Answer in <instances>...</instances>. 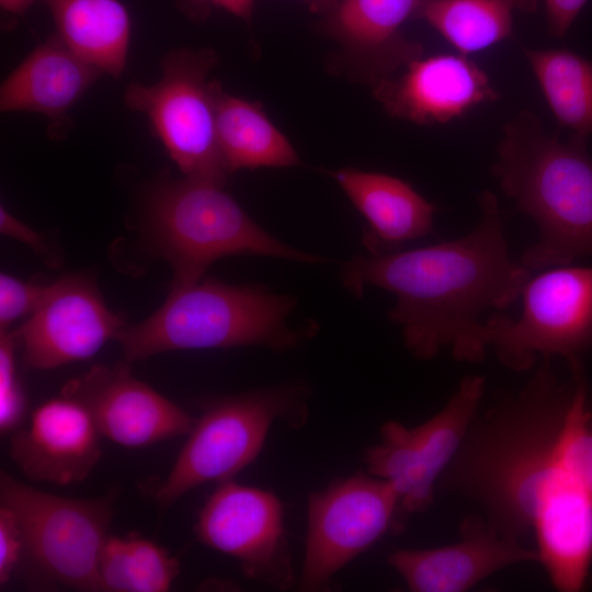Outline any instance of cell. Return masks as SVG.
<instances>
[{
    "label": "cell",
    "instance_id": "obj_12",
    "mask_svg": "<svg viewBox=\"0 0 592 592\" xmlns=\"http://www.w3.org/2000/svg\"><path fill=\"white\" fill-rule=\"evenodd\" d=\"M284 521L275 493L232 479L206 499L194 531L200 543L235 558L247 578L288 590L296 579Z\"/></svg>",
    "mask_w": 592,
    "mask_h": 592
},
{
    "label": "cell",
    "instance_id": "obj_30",
    "mask_svg": "<svg viewBox=\"0 0 592 592\" xmlns=\"http://www.w3.org/2000/svg\"><path fill=\"white\" fill-rule=\"evenodd\" d=\"M0 231L3 236L11 237L25 243L41 255L49 252L43 237L33 228L19 220L10 214L3 206L0 207Z\"/></svg>",
    "mask_w": 592,
    "mask_h": 592
},
{
    "label": "cell",
    "instance_id": "obj_10",
    "mask_svg": "<svg viewBox=\"0 0 592 592\" xmlns=\"http://www.w3.org/2000/svg\"><path fill=\"white\" fill-rule=\"evenodd\" d=\"M398 497L385 480L357 473L312 492L298 587L327 591L333 577L400 526Z\"/></svg>",
    "mask_w": 592,
    "mask_h": 592
},
{
    "label": "cell",
    "instance_id": "obj_2",
    "mask_svg": "<svg viewBox=\"0 0 592 592\" xmlns=\"http://www.w3.org/2000/svg\"><path fill=\"white\" fill-rule=\"evenodd\" d=\"M481 218L467 236L401 252L355 255L340 278L354 296L367 286L396 295L388 312L403 342L420 360L451 345L455 358L468 361L479 316L505 309L522 295L531 271L509 257L497 196L479 198Z\"/></svg>",
    "mask_w": 592,
    "mask_h": 592
},
{
    "label": "cell",
    "instance_id": "obj_7",
    "mask_svg": "<svg viewBox=\"0 0 592 592\" xmlns=\"http://www.w3.org/2000/svg\"><path fill=\"white\" fill-rule=\"evenodd\" d=\"M117 491L75 499L0 475V505L14 515L29 578L44 585L102 591L99 561L114 514ZM20 563V565H21Z\"/></svg>",
    "mask_w": 592,
    "mask_h": 592
},
{
    "label": "cell",
    "instance_id": "obj_14",
    "mask_svg": "<svg viewBox=\"0 0 592 592\" xmlns=\"http://www.w3.org/2000/svg\"><path fill=\"white\" fill-rule=\"evenodd\" d=\"M128 363L95 365L66 383L61 394L77 399L102 436L129 448L187 435L195 419L130 373Z\"/></svg>",
    "mask_w": 592,
    "mask_h": 592
},
{
    "label": "cell",
    "instance_id": "obj_20",
    "mask_svg": "<svg viewBox=\"0 0 592 592\" xmlns=\"http://www.w3.org/2000/svg\"><path fill=\"white\" fill-rule=\"evenodd\" d=\"M329 174L368 225L365 246L379 253L434 231L435 205L408 182L385 173L344 168Z\"/></svg>",
    "mask_w": 592,
    "mask_h": 592
},
{
    "label": "cell",
    "instance_id": "obj_21",
    "mask_svg": "<svg viewBox=\"0 0 592 592\" xmlns=\"http://www.w3.org/2000/svg\"><path fill=\"white\" fill-rule=\"evenodd\" d=\"M214 104L218 146L229 173L300 163L293 145L260 102L229 94L215 81Z\"/></svg>",
    "mask_w": 592,
    "mask_h": 592
},
{
    "label": "cell",
    "instance_id": "obj_6",
    "mask_svg": "<svg viewBox=\"0 0 592 592\" xmlns=\"http://www.w3.org/2000/svg\"><path fill=\"white\" fill-rule=\"evenodd\" d=\"M308 396L304 383L292 382L206 401L171 470L151 490L158 508L202 485L232 480L257 459L273 424H306Z\"/></svg>",
    "mask_w": 592,
    "mask_h": 592
},
{
    "label": "cell",
    "instance_id": "obj_4",
    "mask_svg": "<svg viewBox=\"0 0 592 592\" xmlns=\"http://www.w3.org/2000/svg\"><path fill=\"white\" fill-rule=\"evenodd\" d=\"M295 307L293 296L260 285H230L203 277L172 286L153 314L124 327L116 341L128 364L179 350L260 345L287 351L300 345L311 330L288 326Z\"/></svg>",
    "mask_w": 592,
    "mask_h": 592
},
{
    "label": "cell",
    "instance_id": "obj_25",
    "mask_svg": "<svg viewBox=\"0 0 592 592\" xmlns=\"http://www.w3.org/2000/svg\"><path fill=\"white\" fill-rule=\"evenodd\" d=\"M180 572L179 560L136 533L109 535L99 561L102 591L166 592Z\"/></svg>",
    "mask_w": 592,
    "mask_h": 592
},
{
    "label": "cell",
    "instance_id": "obj_31",
    "mask_svg": "<svg viewBox=\"0 0 592 592\" xmlns=\"http://www.w3.org/2000/svg\"><path fill=\"white\" fill-rule=\"evenodd\" d=\"M196 3L212 4L223 8L231 14L242 19L247 23L251 22L254 0H193Z\"/></svg>",
    "mask_w": 592,
    "mask_h": 592
},
{
    "label": "cell",
    "instance_id": "obj_3",
    "mask_svg": "<svg viewBox=\"0 0 592 592\" xmlns=\"http://www.w3.org/2000/svg\"><path fill=\"white\" fill-rule=\"evenodd\" d=\"M587 141L573 135L559 141L527 110L502 127L491 172L539 228V240L520 260L530 271L592 255V158Z\"/></svg>",
    "mask_w": 592,
    "mask_h": 592
},
{
    "label": "cell",
    "instance_id": "obj_22",
    "mask_svg": "<svg viewBox=\"0 0 592 592\" xmlns=\"http://www.w3.org/2000/svg\"><path fill=\"white\" fill-rule=\"evenodd\" d=\"M57 35L80 57L118 78L126 66L130 21L118 0H45Z\"/></svg>",
    "mask_w": 592,
    "mask_h": 592
},
{
    "label": "cell",
    "instance_id": "obj_33",
    "mask_svg": "<svg viewBox=\"0 0 592 592\" xmlns=\"http://www.w3.org/2000/svg\"><path fill=\"white\" fill-rule=\"evenodd\" d=\"M35 0H0L1 8L12 14H23Z\"/></svg>",
    "mask_w": 592,
    "mask_h": 592
},
{
    "label": "cell",
    "instance_id": "obj_1",
    "mask_svg": "<svg viewBox=\"0 0 592 592\" xmlns=\"http://www.w3.org/2000/svg\"><path fill=\"white\" fill-rule=\"evenodd\" d=\"M576 379L561 382L550 357L516 395L474 419L441 480L469 498L500 534L533 535L554 588L579 592L592 566V497L566 451V421Z\"/></svg>",
    "mask_w": 592,
    "mask_h": 592
},
{
    "label": "cell",
    "instance_id": "obj_16",
    "mask_svg": "<svg viewBox=\"0 0 592 592\" xmlns=\"http://www.w3.org/2000/svg\"><path fill=\"white\" fill-rule=\"evenodd\" d=\"M101 436L88 409L61 394L37 406L27 425L11 433L9 455L29 480L76 485L99 463Z\"/></svg>",
    "mask_w": 592,
    "mask_h": 592
},
{
    "label": "cell",
    "instance_id": "obj_28",
    "mask_svg": "<svg viewBox=\"0 0 592 592\" xmlns=\"http://www.w3.org/2000/svg\"><path fill=\"white\" fill-rule=\"evenodd\" d=\"M23 540L12 512L0 505V585L5 584L20 566Z\"/></svg>",
    "mask_w": 592,
    "mask_h": 592
},
{
    "label": "cell",
    "instance_id": "obj_8",
    "mask_svg": "<svg viewBox=\"0 0 592 592\" xmlns=\"http://www.w3.org/2000/svg\"><path fill=\"white\" fill-rule=\"evenodd\" d=\"M214 49H173L161 60V78L153 84L132 83L126 105L145 114L152 132L184 177L225 185L228 174L216 134Z\"/></svg>",
    "mask_w": 592,
    "mask_h": 592
},
{
    "label": "cell",
    "instance_id": "obj_11",
    "mask_svg": "<svg viewBox=\"0 0 592 592\" xmlns=\"http://www.w3.org/2000/svg\"><path fill=\"white\" fill-rule=\"evenodd\" d=\"M483 392V377L466 376L425 422L414 428L397 421L382 425L379 441L365 453L367 473L392 487L406 513L424 512L432 504L435 483L457 455Z\"/></svg>",
    "mask_w": 592,
    "mask_h": 592
},
{
    "label": "cell",
    "instance_id": "obj_9",
    "mask_svg": "<svg viewBox=\"0 0 592 592\" xmlns=\"http://www.w3.org/2000/svg\"><path fill=\"white\" fill-rule=\"evenodd\" d=\"M517 319L493 315L477 328L469 362L483 358L489 345L514 371L531 368L536 357L561 355L568 362L592 348V267H561L530 280Z\"/></svg>",
    "mask_w": 592,
    "mask_h": 592
},
{
    "label": "cell",
    "instance_id": "obj_5",
    "mask_svg": "<svg viewBox=\"0 0 592 592\" xmlns=\"http://www.w3.org/2000/svg\"><path fill=\"white\" fill-rule=\"evenodd\" d=\"M223 187L184 177L162 179L149 191L146 230L155 252L172 267V286L201 281L210 264L228 255H264L303 263L325 261L266 232Z\"/></svg>",
    "mask_w": 592,
    "mask_h": 592
},
{
    "label": "cell",
    "instance_id": "obj_27",
    "mask_svg": "<svg viewBox=\"0 0 592 592\" xmlns=\"http://www.w3.org/2000/svg\"><path fill=\"white\" fill-rule=\"evenodd\" d=\"M49 284L20 280L8 273L0 275V330L8 331L13 322L30 316L44 299Z\"/></svg>",
    "mask_w": 592,
    "mask_h": 592
},
{
    "label": "cell",
    "instance_id": "obj_15",
    "mask_svg": "<svg viewBox=\"0 0 592 592\" xmlns=\"http://www.w3.org/2000/svg\"><path fill=\"white\" fill-rule=\"evenodd\" d=\"M372 90L390 116L418 125L446 124L500 98L487 72L459 53L419 57Z\"/></svg>",
    "mask_w": 592,
    "mask_h": 592
},
{
    "label": "cell",
    "instance_id": "obj_17",
    "mask_svg": "<svg viewBox=\"0 0 592 592\" xmlns=\"http://www.w3.org/2000/svg\"><path fill=\"white\" fill-rule=\"evenodd\" d=\"M388 565L412 592H465L494 572L521 562H538L536 549L500 534L485 517L463 520L457 543L424 549H397Z\"/></svg>",
    "mask_w": 592,
    "mask_h": 592
},
{
    "label": "cell",
    "instance_id": "obj_23",
    "mask_svg": "<svg viewBox=\"0 0 592 592\" xmlns=\"http://www.w3.org/2000/svg\"><path fill=\"white\" fill-rule=\"evenodd\" d=\"M538 4L539 0H425L415 19L469 56L513 38L514 12L535 13Z\"/></svg>",
    "mask_w": 592,
    "mask_h": 592
},
{
    "label": "cell",
    "instance_id": "obj_19",
    "mask_svg": "<svg viewBox=\"0 0 592 592\" xmlns=\"http://www.w3.org/2000/svg\"><path fill=\"white\" fill-rule=\"evenodd\" d=\"M102 75L57 34L52 35L2 82L0 110L44 114L49 137L58 139L70 129L69 110Z\"/></svg>",
    "mask_w": 592,
    "mask_h": 592
},
{
    "label": "cell",
    "instance_id": "obj_32",
    "mask_svg": "<svg viewBox=\"0 0 592 592\" xmlns=\"http://www.w3.org/2000/svg\"><path fill=\"white\" fill-rule=\"evenodd\" d=\"M311 12L322 15L331 12L340 0H300Z\"/></svg>",
    "mask_w": 592,
    "mask_h": 592
},
{
    "label": "cell",
    "instance_id": "obj_26",
    "mask_svg": "<svg viewBox=\"0 0 592 592\" xmlns=\"http://www.w3.org/2000/svg\"><path fill=\"white\" fill-rule=\"evenodd\" d=\"M14 331L0 332V432L11 434L24 423L27 399L16 365Z\"/></svg>",
    "mask_w": 592,
    "mask_h": 592
},
{
    "label": "cell",
    "instance_id": "obj_18",
    "mask_svg": "<svg viewBox=\"0 0 592 592\" xmlns=\"http://www.w3.org/2000/svg\"><path fill=\"white\" fill-rule=\"evenodd\" d=\"M425 0H340L323 15L322 32L341 48L349 75L372 87L423 56V46L402 25Z\"/></svg>",
    "mask_w": 592,
    "mask_h": 592
},
{
    "label": "cell",
    "instance_id": "obj_13",
    "mask_svg": "<svg viewBox=\"0 0 592 592\" xmlns=\"http://www.w3.org/2000/svg\"><path fill=\"white\" fill-rule=\"evenodd\" d=\"M124 327L90 276L70 274L49 284L14 333L27 367L52 369L92 357Z\"/></svg>",
    "mask_w": 592,
    "mask_h": 592
},
{
    "label": "cell",
    "instance_id": "obj_29",
    "mask_svg": "<svg viewBox=\"0 0 592 592\" xmlns=\"http://www.w3.org/2000/svg\"><path fill=\"white\" fill-rule=\"evenodd\" d=\"M588 0H544L548 33L562 38Z\"/></svg>",
    "mask_w": 592,
    "mask_h": 592
},
{
    "label": "cell",
    "instance_id": "obj_24",
    "mask_svg": "<svg viewBox=\"0 0 592 592\" xmlns=\"http://www.w3.org/2000/svg\"><path fill=\"white\" fill-rule=\"evenodd\" d=\"M523 52L559 126L588 139L592 134V61L565 48Z\"/></svg>",
    "mask_w": 592,
    "mask_h": 592
}]
</instances>
